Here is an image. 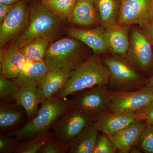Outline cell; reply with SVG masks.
<instances>
[{
    "label": "cell",
    "mask_w": 153,
    "mask_h": 153,
    "mask_svg": "<svg viewBox=\"0 0 153 153\" xmlns=\"http://www.w3.org/2000/svg\"><path fill=\"white\" fill-rule=\"evenodd\" d=\"M38 113L22 127L9 133V135L23 140L49 132L64 114L71 108L70 99L53 97L41 103Z\"/></svg>",
    "instance_id": "obj_1"
},
{
    "label": "cell",
    "mask_w": 153,
    "mask_h": 153,
    "mask_svg": "<svg viewBox=\"0 0 153 153\" xmlns=\"http://www.w3.org/2000/svg\"><path fill=\"white\" fill-rule=\"evenodd\" d=\"M110 74L109 69L102 60L101 55L93 53L74 69L66 85L53 97L66 98L95 85H107Z\"/></svg>",
    "instance_id": "obj_2"
},
{
    "label": "cell",
    "mask_w": 153,
    "mask_h": 153,
    "mask_svg": "<svg viewBox=\"0 0 153 153\" xmlns=\"http://www.w3.org/2000/svg\"><path fill=\"white\" fill-rule=\"evenodd\" d=\"M30 12L27 28L14 42L18 47L38 38H49L52 40L63 29L66 20L54 13L42 1L30 6Z\"/></svg>",
    "instance_id": "obj_3"
},
{
    "label": "cell",
    "mask_w": 153,
    "mask_h": 153,
    "mask_svg": "<svg viewBox=\"0 0 153 153\" xmlns=\"http://www.w3.org/2000/svg\"><path fill=\"white\" fill-rule=\"evenodd\" d=\"M101 57L110 73L107 85L110 91L128 92L145 87L147 79L136 70L126 58L111 52L102 54Z\"/></svg>",
    "instance_id": "obj_4"
},
{
    "label": "cell",
    "mask_w": 153,
    "mask_h": 153,
    "mask_svg": "<svg viewBox=\"0 0 153 153\" xmlns=\"http://www.w3.org/2000/svg\"><path fill=\"white\" fill-rule=\"evenodd\" d=\"M85 44L68 37L49 44L45 55V63L50 69L74 70L91 56Z\"/></svg>",
    "instance_id": "obj_5"
},
{
    "label": "cell",
    "mask_w": 153,
    "mask_h": 153,
    "mask_svg": "<svg viewBox=\"0 0 153 153\" xmlns=\"http://www.w3.org/2000/svg\"><path fill=\"white\" fill-rule=\"evenodd\" d=\"M131 26L127 59L142 76L147 79L153 75V47L139 27Z\"/></svg>",
    "instance_id": "obj_6"
},
{
    "label": "cell",
    "mask_w": 153,
    "mask_h": 153,
    "mask_svg": "<svg viewBox=\"0 0 153 153\" xmlns=\"http://www.w3.org/2000/svg\"><path fill=\"white\" fill-rule=\"evenodd\" d=\"M93 115L71 108L65 113L53 128V135L63 153L77 135L92 124Z\"/></svg>",
    "instance_id": "obj_7"
},
{
    "label": "cell",
    "mask_w": 153,
    "mask_h": 153,
    "mask_svg": "<svg viewBox=\"0 0 153 153\" xmlns=\"http://www.w3.org/2000/svg\"><path fill=\"white\" fill-rule=\"evenodd\" d=\"M113 95L107 85H95L72 94L71 107L92 115L99 114L108 109Z\"/></svg>",
    "instance_id": "obj_8"
},
{
    "label": "cell",
    "mask_w": 153,
    "mask_h": 153,
    "mask_svg": "<svg viewBox=\"0 0 153 153\" xmlns=\"http://www.w3.org/2000/svg\"><path fill=\"white\" fill-rule=\"evenodd\" d=\"M30 7L20 0L0 24V47L14 42L27 30L30 22Z\"/></svg>",
    "instance_id": "obj_9"
},
{
    "label": "cell",
    "mask_w": 153,
    "mask_h": 153,
    "mask_svg": "<svg viewBox=\"0 0 153 153\" xmlns=\"http://www.w3.org/2000/svg\"><path fill=\"white\" fill-rule=\"evenodd\" d=\"M153 102V88L144 87L134 91L113 92L107 110L113 112L134 113L141 111Z\"/></svg>",
    "instance_id": "obj_10"
},
{
    "label": "cell",
    "mask_w": 153,
    "mask_h": 153,
    "mask_svg": "<svg viewBox=\"0 0 153 153\" xmlns=\"http://www.w3.org/2000/svg\"><path fill=\"white\" fill-rule=\"evenodd\" d=\"M153 21V0H121L117 24L142 27Z\"/></svg>",
    "instance_id": "obj_11"
},
{
    "label": "cell",
    "mask_w": 153,
    "mask_h": 153,
    "mask_svg": "<svg viewBox=\"0 0 153 153\" xmlns=\"http://www.w3.org/2000/svg\"><path fill=\"white\" fill-rule=\"evenodd\" d=\"M140 120H143L140 111L126 113L113 112L107 110L93 115L92 124L98 131L108 135Z\"/></svg>",
    "instance_id": "obj_12"
},
{
    "label": "cell",
    "mask_w": 153,
    "mask_h": 153,
    "mask_svg": "<svg viewBox=\"0 0 153 153\" xmlns=\"http://www.w3.org/2000/svg\"><path fill=\"white\" fill-rule=\"evenodd\" d=\"M1 76L15 79L24 68L27 60L14 42L1 48Z\"/></svg>",
    "instance_id": "obj_13"
},
{
    "label": "cell",
    "mask_w": 153,
    "mask_h": 153,
    "mask_svg": "<svg viewBox=\"0 0 153 153\" xmlns=\"http://www.w3.org/2000/svg\"><path fill=\"white\" fill-rule=\"evenodd\" d=\"M104 29L101 26L90 29L69 28L65 30L68 37L74 38L91 49L94 54L102 55L110 52L104 37Z\"/></svg>",
    "instance_id": "obj_14"
},
{
    "label": "cell",
    "mask_w": 153,
    "mask_h": 153,
    "mask_svg": "<svg viewBox=\"0 0 153 153\" xmlns=\"http://www.w3.org/2000/svg\"><path fill=\"white\" fill-rule=\"evenodd\" d=\"M146 124L145 121H138L108 135L117 148V153H129L132 147L137 144Z\"/></svg>",
    "instance_id": "obj_15"
},
{
    "label": "cell",
    "mask_w": 153,
    "mask_h": 153,
    "mask_svg": "<svg viewBox=\"0 0 153 153\" xmlns=\"http://www.w3.org/2000/svg\"><path fill=\"white\" fill-rule=\"evenodd\" d=\"M67 21L81 27L100 26V19L94 0H76L74 8Z\"/></svg>",
    "instance_id": "obj_16"
},
{
    "label": "cell",
    "mask_w": 153,
    "mask_h": 153,
    "mask_svg": "<svg viewBox=\"0 0 153 153\" xmlns=\"http://www.w3.org/2000/svg\"><path fill=\"white\" fill-rule=\"evenodd\" d=\"M131 26L116 25L113 27L104 30L105 40L110 52L127 58Z\"/></svg>",
    "instance_id": "obj_17"
},
{
    "label": "cell",
    "mask_w": 153,
    "mask_h": 153,
    "mask_svg": "<svg viewBox=\"0 0 153 153\" xmlns=\"http://www.w3.org/2000/svg\"><path fill=\"white\" fill-rule=\"evenodd\" d=\"M74 70L62 69H49L39 85L42 99L41 102L54 96L66 85Z\"/></svg>",
    "instance_id": "obj_18"
},
{
    "label": "cell",
    "mask_w": 153,
    "mask_h": 153,
    "mask_svg": "<svg viewBox=\"0 0 153 153\" xmlns=\"http://www.w3.org/2000/svg\"><path fill=\"white\" fill-rule=\"evenodd\" d=\"M49 69L44 60L27 62L15 80L20 88L39 86Z\"/></svg>",
    "instance_id": "obj_19"
},
{
    "label": "cell",
    "mask_w": 153,
    "mask_h": 153,
    "mask_svg": "<svg viewBox=\"0 0 153 153\" xmlns=\"http://www.w3.org/2000/svg\"><path fill=\"white\" fill-rule=\"evenodd\" d=\"M42 96L38 86L20 88L15 104L22 106L30 121L38 113V105L41 103Z\"/></svg>",
    "instance_id": "obj_20"
},
{
    "label": "cell",
    "mask_w": 153,
    "mask_h": 153,
    "mask_svg": "<svg viewBox=\"0 0 153 153\" xmlns=\"http://www.w3.org/2000/svg\"><path fill=\"white\" fill-rule=\"evenodd\" d=\"M100 21V26L104 30L113 27L117 24L121 0H94Z\"/></svg>",
    "instance_id": "obj_21"
},
{
    "label": "cell",
    "mask_w": 153,
    "mask_h": 153,
    "mask_svg": "<svg viewBox=\"0 0 153 153\" xmlns=\"http://www.w3.org/2000/svg\"><path fill=\"white\" fill-rule=\"evenodd\" d=\"M100 131L91 124L72 140L67 148L68 153H92Z\"/></svg>",
    "instance_id": "obj_22"
},
{
    "label": "cell",
    "mask_w": 153,
    "mask_h": 153,
    "mask_svg": "<svg viewBox=\"0 0 153 153\" xmlns=\"http://www.w3.org/2000/svg\"><path fill=\"white\" fill-rule=\"evenodd\" d=\"M27 115L22 106L15 103L1 104L0 129L1 131H8L19 125Z\"/></svg>",
    "instance_id": "obj_23"
},
{
    "label": "cell",
    "mask_w": 153,
    "mask_h": 153,
    "mask_svg": "<svg viewBox=\"0 0 153 153\" xmlns=\"http://www.w3.org/2000/svg\"><path fill=\"white\" fill-rule=\"evenodd\" d=\"M49 38L35 39L19 47L27 62L44 60L51 41Z\"/></svg>",
    "instance_id": "obj_24"
},
{
    "label": "cell",
    "mask_w": 153,
    "mask_h": 153,
    "mask_svg": "<svg viewBox=\"0 0 153 153\" xmlns=\"http://www.w3.org/2000/svg\"><path fill=\"white\" fill-rule=\"evenodd\" d=\"M15 79L0 77V101L1 104L15 103L20 90Z\"/></svg>",
    "instance_id": "obj_25"
},
{
    "label": "cell",
    "mask_w": 153,
    "mask_h": 153,
    "mask_svg": "<svg viewBox=\"0 0 153 153\" xmlns=\"http://www.w3.org/2000/svg\"><path fill=\"white\" fill-rule=\"evenodd\" d=\"M76 1V0H52L44 4L54 13L66 21L73 11Z\"/></svg>",
    "instance_id": "obj_26"
},
{
    "label": "cell",
    "mask_w": 153,
    "mask_h": 153,
    "mask_svg": "<svg viewBox=\"0 0 153 153\" xmlns=\"http://www.w3.org/2000/svg\"><path fill=\"white\" fill-rule=\"evenodd\" d=\"M51 132L30 138L25 140L18 149L16 153H37L47 140L53 136Z\"/></svg>",
    "instance_id": "obj_27"
},
{
    "label": "cell",
    "mask_w": 153,
    "mask_h": 153,
    "mask_svg": "<svg viewBox=\"0 0 153 153\" xmlns=\"http://www.w3.org/2000/svg\"><path fill=\"white\" fill-rule=\"evenodd\" d=\"M136 145L143 152L153 153V124L146 123Z\"/></svg>",
    "instance_id": "obj_28"
},
{
    "label": "cell",
    "mask_w": 153,
    "mask_h": 153,
    "mask_svg": "<svg viewBox=\"0 0 153 153\" xmlns=\"http://www.w3.org/2000/svg\"><path fill=\"white\" fill-rule=\"evenodd\" d=\"M117 148L109 136L104 133L99 134L92 153H117Z\"/></svg>",
    "instance_id": "obj_29"
},
{
    "label": "cell",
    "mask_w": 153,
    "mask_h": 153,
    "mask_svg": "<svg viewBox=\"0 0 153 153\" xmlns=\"http://www.w3.org/2000/svg\"><path fill=\"white\" fill-rule=\"evenodd\" d=\"M23 140L16 137L0 135V153H15L19 149Z\"/></svg>",
    "instance_id": "obj_30"
},
{
    "label": "cell",
    "mask_w": 153,
    "mask_h": 153,
    "mask_svg": "<svg viewBox=\"0 0 153 153\" xmlns=\"http://www.w3.org/2000/svg\"><path fill=\"white\" fill-rule=\"evenodd\" d=\"M63 153V151L56 141L53 135L47 140L38 152V153Z\"/></svg>",
    "instance_id": "obj_31"
},
{
    "label": "cell",
    "mask_w": 153,
    "mask_h": 153,
    "mask_svg": "<svg viewBox=\"0 0 153 153\" xmlns=\"http://www.w3.org/2000/svg\"><path fill=\"white\" fill-rule=\"evenodd\" d=\"M145 37L153 47V21L142 27H139Z\"/></svg>",
    "instance_id": "obj_32"
},
{
    "label": "cell",
    "mask_w": 153,
    "mask_h": 153,
    "mask_svg": "<svg viewBox=\"0 0 153 153\" xmlns=\"http://www.w3.org/2000/svg\"><path fill=\"white\" fill-rule=\"evenodd\" d=\"M140 112L146 123L153 124V102Z\"/></svg>",
    "instance_id": "obj_33"
},
{
    "label": "cell",
    "mask_w": 153,
    "mask_h": 153,
    "mask_svg": "<svg viewBox=\"0 0 153 153\" xmlns=\"http://www.w3.org/2000/svg\"><path fill=\"white\" fill-rule=\"evenodd\" d=\"M16 3L11 4H0V24L2 23L8 14L13 8Z\"/></svg>",
    "instance_id": "obj_34"
},
{
    "label": "cell",
    "mask_w": 153,
    "mask_h": 153,
    "mask_svg": "<svg viewBox=\"0 0 153 153\" xmlns=\"http://www.w3.org/2000/svg\"><path fill=\"white\" fill-rule=\"evenodd\" d=\"M145 87L153 88V75L146 79Z\"/></svg>",
    "instance_id": "obj_35"
},
{
    "label": "cell",
    "mask_w": 153,
    "mask_h": 153,
    "mask_svg": "<svg viewBox=\"0 0 153 153\" xmlns=\"http://www.w3.org/2000/svg\"><path fill=\"white\" fill-rule=\"evenodd\" d=\"M129 153H143V152L141 150L139 147L137 145H135L132 147L131 149L130 150Z\"/></svg>",
    "instance_id": "obj_36"
},
{
    "label": "cell",
    "mask_w": 153,
    "mask_h": 153,
    "mask_svg": "<svg viewBox=\"0 0 153 153\" xmlns=\"http://www.w3.org/2000/svg\"><path fill=\"white\" fill-rule=\"evenodd\" d=\"M20 0H0V4H16Z\"/></svg>",
    "instance_id": "obj_37"
},
{
    "label": "cell",
    "mask_w": 153,
    "mask_h": 153,
    "mask_svg": "<svg viewBox=\"0 0 153 153\" xmlns=\"http://www.w3.org/2000/svg\"><path fill=\"white\" fill-rule=\"evenodd\" d=\"M44 4L50 1H52V0H41Z\"/></svg>",
    "instance_id": "obj_38"
},
{
    "label": "cell",
    "mask_w": 153,
    "mask_h": 153,
    "mask_svg": "<svg viewBox=\"0 0 153 153\" xmlns=\"http://www.w3.org/2000/svg\"><path fill=\"white\" fill-rule=\"evenodd\" d=\"M27 2H28L30 1H33V0H25Z\"/></svg>",
    "instance_id": "obj_39"
}]
</instances>
